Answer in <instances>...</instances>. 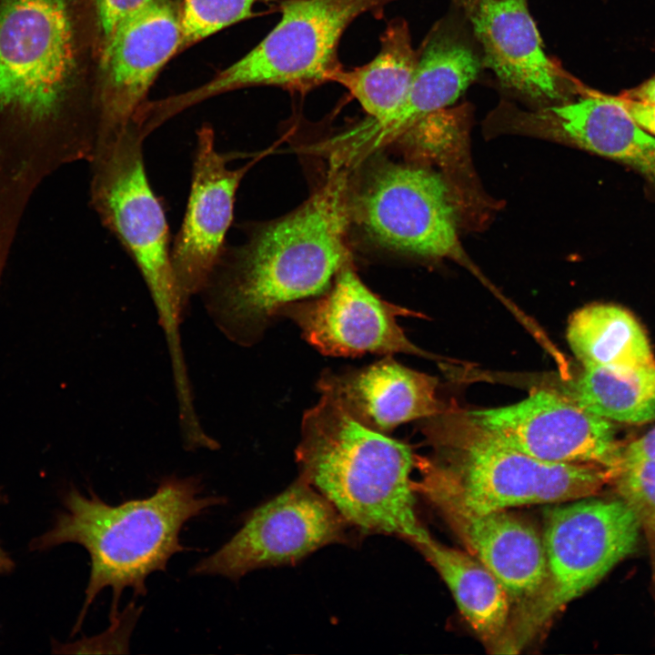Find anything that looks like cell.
Here are the masks:
<instances>
[{
	"label": "cell",
	"mask_w": 655,
	"mask_h": 655,
	"mask_svg": "<svg viewBox=\"0 0 655 655\" xmlns=\"http://www.w3.org/2000/svg\"><path fill=\"white\" fill-rule=\"evenodd\" d=\"M78 0H0V214L64 165L91 158L97 114L79 95Z\"/></svg>",
	"instance_id": "obj_1"
},
{
	"label": "cell",
	"mask_w": 655,
	"mask_h": 655,
	"mask_svg": "<svg viewBox=\"0 0 655 655\" xmlns=\"http://www.w3.org/2000/svg\"><path fill=\"white\" fill-rule=\"evenodd\" d=\"M349 183L332 164L327 181L302 206L225 247L200 291L205 307L231 341L250 346L285 306L325 292L349 263Z\"/></svg>",
	"instance_id": "obj_2"
},
{
	"label": "cell",
	"mask_w": 655,
	"mask_h": 655,
	"mask_svg": "<svg viewBox=\"0 0 655 655\" xmlns=\"http://www.w3.org/2000/svg\"><path fill=\"white\" fill-rule=\"evenodd\" d=\"M196 477H164L148 498L130 499L116 506L102 500L90 489L89 496L71 486L62 495L64 509L52 527L32 539L30 551H45L64 543L84 547L90 557V575L83 607L72 630L81 628L89 607L100 591L111 588L110 620L118 613L123 590L146 593V580L157 570H166L176 553L192 549L179 540L183 526L207 509L224 504L219 496H202Z\"/></svg>",
	"instance_id": "obj_3"
},
{
	"label": "cell",
	"mask_w": 655,
	"mask_h": 655,
	"mask_svg": "<svg viewBox=\"0 0 655 655\" xmlns=\"http://www.w3.org/2000/svg\"><path fill=\"white\" fill-rule=\"evenodd\" d=\"M296 459L299 478L348 526L416 547L431 537L416 513L410 448L363 426L328 397L304 414Z\"/></svg>",
	"instance_id": "obj_4"
},
{
	"label": "cell",
	"mask_w": 655,
	"mask_h": 655,
	"mask_svg": "<svg viewBox=\"0 0 655 655\" xmlns=\"http://www.w3.org/2000/svg\"><path fill=\"white\" fill-rule=\"evenodd\" d=\"M145 139L131 121L116 136L96 144L89 159L90 205L138 268L156 308L171 366L181 369L186 362L180 324L186 307L173 272L165 210L145 167Z\"/></svg>",
	"instance_id": "obj_5"
},
{
	"label": "cell",
	"mask_w": 655,
	"mask_h": 655,
	"mask_svg": "<svg viewBox=\"0 0 655 655\" xmlns=\"http://www.w3.org/2000/svg\"><path fill=\"white\" fill-rule=\"evenodd\" d=\"M394 0H284L281 19L245 56L201 86L155 101L164 121L212 96L270 86L307 92L341 67L338 46L347 27L366 13L382 14Z\"/></svg>",
	"instance_id": "obj_6"
},
{
	"label": "cell",
	"mask_w": 655,
	"mask_h": 655,
	"mask_svg": "<svg viewBox=\"0 0 655 655\" xmlns=\"http://www.w3.org/2000/svg\"><path fill=\"white\" fill-rule=\"evenodd\" d=\"M640 524L620 499L585 498L546 512L542 540L546 578L518 606L499 646L517 651L567 604L595 586L636 549Z\"/></svg>",
	"instance_id": "obj_7"
},
{
	"label": "cell",
	"mask_w": 655,
	"mask_h": 655,
	"mask_svg": "<svg viewBox=\"0 0 655 655\" xmlns=\"http://www.w3.org/2000/svg\"><path fill=\"white\" fill-rule=\"evenodd\" d=\"M448 444L449 465L421 463L422 470L476 512L590 498L612 479L609 470L598 466L554 463L532 457L469 415Z\"/></svg>",
	"instance_id": "obj_8"
},
{
	"label": "cell",
	"mask_w": 655,
	"mask_h": 655,
	"mask_svg": "<svg viewBox=\"0 0 655 655\" xmlns=\"http://www.w3.org/2000/svg\"><path fill=\"white\" fill-rule=\"evenodd\" d=\"M350 218L374 243L428 258L469 262L448 186L420 166L382 162L348 191Z\"/></svg>",
	"instance_id": "obj_9"
},
{
	"label": "cell",
	"mask_w": 655,
	"mask_h": 655,
	"mask_svg": "<svg viewBox=\"0 0 655 655\" xmlns=\"http://www.w3.org/2000/svg\"><path fill=\"white\" fill-rule=\"evenodd\" d=\"M347 526L334 507L298 478L254 509L239 530L196 563L191 574L238 579L257 569L291 564L324 546L344 542Z\"/></svg>",
	"instance_id": "obj_10"
},
{
	"label": "cell",
	"mask_w": 655,
	"mask_h": 655,
	"mask_svg": "<svg viewBox=\"0 0 655 655\" xmlns=\"http://www.w3.org/2000/svg\"><path fill=\"white\" fill-rule=\"evenodd\" d=\"M469 417L500 439L539 459L617 470L622 445L612 421L588 410L568 394L539 389L506 407Z\"/></svg>",
	"instance_id": "obj_11"
},
{
	"label": "cell",
	"mask_w": 655,
	"mask_h": 655,
	"mask_svg": "<svg viewBox=\"0 0 655 655\" xmlns=\"http://www.w3.org/2000/svg\"><path fill=\"white\" fill-rule=\"evenodd\" d=\"M104 40L96 144L133 120L158 72L180 51L179 15L166 0H153L124 17Z\"/></svg>",
	"instance_id": "obj_12"
},
{
	"label": "cell",
	"mask_w": 655,
	"mask_h": 655,
	"mask_svg": "<svg viewBox=\"0 0 655 655\" xmlns=\"http://www.w3.org/2000/svg\"><path fill=\"white\" fill-rule=\"evenodd\" d=\"M373 293L348 263L319 297L293 302L277 316L293 320L304 338L322 354L356 357L366 353L424 355L397 322L409 315Z\"/></svg>",
	"instance_id": "obj_13"
},
{
	"label": "cell",
	"mask_w": 655,
	"mask_h": 655,
	"mask_svg": "<svg viewBox=\"0 0 655 655\" xmlns=\"http://www.w3.org/2000/svg\"><path fill=\"white\" fill-rule=\"evenodd\" d=\"M470 23L483 65L501 86L540 105L569 101L582 84L544 52L526 0H451Z\"/></svg>",
	"instance_id": "obj_14"
},
{
	"label": "cell",
	"mask_w": 655,
	"mask_h": 655,
	"mask_svg": "<svg viewBox=\"0 0 655 655\" xmlns=\"http://www.w3.org/2000/svg\"><path fill=\"white\" fill-rule=\"evenodd\" d=\"M215 146L210 126L196 131L190 192L185 216L171 247V263L187 308L199 294L225 247L234 216L236 193L248 166L232 169Z\"/></svg>",
	"instance_id": "obj_15"
},
{
	"label": "cell",
	"mask_w": 655,
	"mask_h": 655,
	"mask_svg": "<svg viewBox=\"0 0 655 655\" xmlns=\"http://www.w3.org/2000/svg\"><path fill=\"white\" fill-rule=\"evenodd\" d=\"M416 489L439 509L511 601L519 606L539 591L546 578V556L542 536L532 525L508 510L476 512L426 472Z\"/></svg>",
	"instance_id": "obj_16"
},
{
	"label": "cell",
	"mask_w": 655,
	"mask_h": 655,
	"mask_svg": "<svg viewBox=\"0 0 655 655\" xmlns=\"http://www.w3.org/2000/svg\"><path fill=\"white\" fill-rule=\"evenodd\" d=\"M576 101L527 112L502 107L511 130L565 143L622 163L655 184V136L604 93L583 86Z\"/></svg>",
	"instance_id": "obj_17"
},
{
	"label": "cell",
	"mask_w": 655,
	"mask_h": 655,
	"mask_svg": "<svg viewBox=\"0 0 655 655\" xmlns=\"http://www.w3.org/2000/svg\"><path fill=\"white\" fill-rule=\"evenodd\" d=\"M418 67L402 105L382 120L368 119L339 136L353 159L397 141L423 118L443 110L477 78L481 61L458 37L434 29L418 50Z\"/></svg>",
	"instance_id": "obj_18"
},
{
	"label": "cell",
	"mask_w": 655,
	"mask_h": 655,
	"mask_svg": "<svg viewBox=\"0 0 655 655\" xmlns=\"http://www.w3.org/2000/svg\"><path fill=\"white\" fill-rule=\"evenodd\" d=\"M317 387L358 422L384 434L439 410L436 378L390 356L360 368L325 371Z\"/></svg>",
	"instance_id": "obj_19"
},
{
	"label": "cell",
	"mask_w": 655,
	"mask_h": 655,
	"mask_svg": "<svg viewBox=\"0 0 655 655\" xmlns=\"http://www.w3.org/2000/svg\"><path fill=\"white\" fill-rule=\"evenodd\" d=\"M417 548L440 574L475 633L498 648L510 621L511 600L497 578L471 554L431 537Z\"/></svg>",
	"instance_id": "obj_20"
},
{
	"label": "cell",
	"mask_w": 655,
	"mask_h": 655,
	"mask_svg": "<svg viewBox=\"0 0 655 655\" xmlns=\"http://www.w3.org/2000/svg\"><path fill=\"white\" fill-rule=\"evenodd\" d=\"M569 345L583 368L630 370L655 366L646 334L626 309L593 304L576 311L568 325Z\"/></svg>",
	"instance_id": "obj_21"
},
{
	"label": "cell",
	"mask_w": 655,
	"mask_h": 655,
	"mask_svg": "<svg viewBox=\"0 0 655 655\" xmlns=\"http://www.w3.org/2000/svg\"><path fill=\"white\" fill-rule=\"evenodd\" d=\"M419 53L411 43L408 23L391 20L380 35L378 55L362 66L338 69L337 82L358 100L371 119L382 120L404 102L412 84Z\"/></svg>",
	"instance_id": "obj_22"
},
{
	"label": "cell",
	"mask_w": 655,
	"mask_h": 655,
	"mask_svg": "<svg viewBox=\"0 0 655 655\" xmlns=\"http://www.w3.org/2000/svg\"><path fill=\"white\" fill-rule=\"evenodd\" d=\"M568 395L610 421L645 423L655 419V366L624 371L583 368Z\"/></svg>",
	"instance_id": "obj_23"
},
{
	"label": "cell",
	"mask_w": 655,
	"mask_h": 655,
	"mask_svg": "<svg viewBox=\"0 0 655 655\" xmlns=\"http://www.w3.org/2000/svg\"><path fill=\"white\" fill-rule=\"evenodd\" d=\"M611 482L619 499L635 514L645 536L655 586V460L621 463Z\"/></svg>",
	"instance_id": "obj_24"
},
{
	"label": "cell",
	"mask_w": 655,
	"mask_h": 655,
	"mask_svg": "<svg viewBox=\"0 0 655 655\" xmlns=\"http://www.w3.org/2000/svg\"><path fill=\"white\" fill-rule=\"evenodd\" d=\"M258 0H184L179 15L180 51L223 28L254 15Z\"/></svg>",
	"instance_id": "obj_25"
},
{
	"label": "cell",
	"mask_w": 655,
	"mask_h": 655,
	"mask_svg": "<svg viewBox=\"0 0 655 655\" xmlns=\"http://www.w3.org/2000/svg\"><path fill=\"white\" fill-rule=\"evenodd\" d=\"M152 1L153 0H96V5L104 38L113 31L124 17L144 7Z\"/></svg>",
	"instance_id": "obj_26"
},
{
	"label": "cell",
	"mask_w": 655,
	"mask_h": 655,
	"mask_svg": "<svg viewBox=\"0 0 655 655\" xmlns=\"http://www.w3.org/2000/svg\"><path fill=\"white\" fill-rule=\"evenodd\" d=\"M605 95L610 101L619 106L642 129L655 136V104L628 98L621 95Z\"/></svg>",
	"instance_id": "obj_27"
},
{
	"label": "cell",
	"mask_w": 655,
	"mask_h": 655,
	"mask_svg": "<svg viewBox=\"0 0 655 655\" xmlns=\"http://www.w3.org/2000/svg\"><path fill=\"white\" fill-rule=\"evenodd\" d=\"M639 460H655V428L640 438L622 445L620 464Z\"/></svg>",
	"instance_id": "obj_28"
},
{
	"label": "cell",
	"mask_w": 655,
	"mask_h": 655,
	"mask_svg": "<svg viewBox=\"0 0 655 655\" xmlns=\"http://www.w3.org/2000/svg\"><path fill=\"white\" fill-rule=\"evenodd\" d=\"M620 95L628 98L655 104V76Z\"/></svg>",
	"instance_id": "obj_29"
},
{
	"label": "cell",
	"mask_w": 655,
	"mask_h": 655,
	"mask_svg": "<svg viewBox=\"0 0 655 655\" xmlns=\"http://www.w3.org/2000/svg\"><path fill=\"white\" fill-rule=\"evenodd\" d=\"M8 503V498L4 492V488L0 486V504ZM15 568V563L7 551H5L0 542V576L11 574Z\"/></svg>",
	"instance_id": "obj_30"
},
{
	"label": "cell",
	"mask_w": 655,
	"mask_h": 655,
	"mask_svg": "<svg viewBox=\"0 0 655 655\" xmlns=\"http://www.w3.org/2000/svg\"></svg>",
	"instance_id": "obj_31"
}]
</instances>
